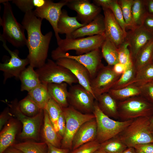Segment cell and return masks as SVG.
Returning <instances> with one entry per match:
<instances>
[{
  "label": "cell",
  "mask_w": 153,
  "mask_h": 153,
  "mask_svg": "<svg viewBox=\"0 0 153 153\" xmlns=\"http://www.w3.org/2000/svg\"><path fill=\"white\" fill-rule=\"evenodd\" d=\"M51 57L55 60L62 58H68L76 60L87 69L91 80L95 76L99 70L104 65L101 62L103 57L100 48L77 56L71 55L67 52H59L53 50L51 52Z\"/></svg>",
  "instance_id": "obj_10"
},
{
  "label": "cell",
  "mask_w": 153,
  "mask_h": 153,
  "mask_svg": "<svg viewBox=\"0 0 153 153\" xmlns=\"http://www.w3.org/2000/svg\"><path fill=\"white\" fill-rule=\"evenodd\" d=\"M67 84L65 82L50 83L48 84V89L51 98L62 108L69 106L68 101V90Z\"/></svg>",
  "instance_id": "obj_23"
},
{
  "label": "cell",
  "mask_w": 153,
  "mask_h": 153,
  "mask_svg": "<svg viewBox=\"0 0 153 153\" xmlns=\"http://www.w3.org/2000/svg\"><path fill=\"white\" fill-rule=\"evenodd\" d=\"M35 71L41 83L43 84L65 82L71 86L73 84L78 83L77 78L69 70L50 59Z\"/></svg>",
  "instance_id": "obj_6"
},
{
  "label": "cell",
  "mask_w": 153,
  "mask_h": 153,
  "mask_svg": "<svg viewBox=\"0 0 153 153\" xmlns=\"http://www.w3.org/2000/svg\"><path fill=\"white\" fill-rule=\"evenodd\" d=\"M105 39V35H101L77 38L61 39L57 41L58 47L53 50L59 52L74 50L77 55H81L101 48Z\"/></svg>",
  "instance_id": "obj_7"
},
{
  "label": "cell",
  "mask_w": 153,
  "mask_h": 153,
  "mask_svg": "<svg viewBox=\"0 0 153 153\" xmlns=\"http://www.w3.org/2000/svg\"><path fill=\"white\" fill-rule=\"evenodd\" d=\"M149 118L141 117L134 119L131 123L117 136L128 147L153 143Z\"/></svg>",
  "instance_id": "obj_3"
},
{
  "label": "cell",
  "mask_w": 153,
  "mask_h": 153,
  "mask_svg": "<svg viewBox=\"0 0 153 153\" xmlns=\"http://www.w3.org/2000/svg\"><path fill=\"white\" fill-rule=\"evenodd\" d=\"M153 55V39L139 51L133 60L134 66L136 71L152 63Z\"/></svg>",
  "instance_id": "obj_28"
},
{
  "label": "cell",
  "mask_w": 153,
  "mask_h": 153,
  "mask_svg": "<svg viewBox=\"0 0 153 153\" xmlns=\"http://www.w3.org/2000/svg\"><path fill=\"white\" fill-rule=\"evenodd\" d=\"M58 134L61 138L63 137L66 129V121L63 111L61 114L58 121Z\"/></svg>",
  "instance_id": "obj_44"
},
{
  "label": "cell",
  "mask_w": 153,
  "mask_h": 153,
  "mask_svg": "<svg viewBox=\"0 0 153 153\" xmlns=\"http://www.w3.org/2000/svg\"><path fill=\"white\" fill-rule=\"evenodd\" d=\"M3 153H23L21 150L12 146L7 148Z\"/></svg>",
  "instance_id": "obj_52"
},
{
  "label": "cell",
  "mask_w": 153,
  "mask_h": 153,
  "mask_svg": "<svg viewBox=\"0 0 153 153\" xmlns=\"http://www.w3.org/2000/svg\"><path fill=\"white\" fill-rule=\"evenodd\" d=\"M141 95L153 104V81L148 82L140 87Z\"/></svg>",
  "instance_id": "obj_43"
},
{
  "label": "cell",
  "mask_w": 153,
  "mask_h": 153,
  "mask_svg": "<svg viewBox=\"0 0 153 153\" xmlns=\"http://www.w3.org/2000/svg\"><path fill=\"white\" fill-rule=\"evenodd\" d=\"M48 146L47 153H69L70 150L67 148H58L46 143Z\"/></svg>",
  "instance_id": "obj_47"
},
{
  "label": "cell",
  "mask_w": 153,
  "mask_h": 153,
  "mask_svg": "<svg viewBox=\"0 0 153 153\" xmlns=\"http://www.w3.org/2000/svg\"><path fill=\"white\" fill-rule=\"evenodd\" d=\"M18 106L23 114L29 117L36 116L42 110L28 94L18 102Z\"/></svg>",
  "instance_id": "obj_34"
},
{
  "label": "cell",
  "mask_w": 153,
  "mask_h": 153,
  "mask_svg": "<svg viewBox=\"0 0 153 153\" xmlns=\"http://www.w3.org/2000/svg\"><path fill=\"white\" fill-rule=\"evenodd\" d=\"M34 68L29 65L21 73L19 79L21 83V91L28 92L41 83L38 75Z\"/></svg>",
  "instance_id": "obj_26"
},
{
  "label": "cell",
  "mask_w": 153,
  "mask_h": 153,
  "mask_svg": "<svg viewBox=\"0 0 153 153\" xmlns=\"http://www.w3.org/2000/svg\"><path fill=\"white\" fill-rule=\"evenodd\" d=\"M151 133L152 135V137H153V130H151Z\"/></svg>",
  "instance_id": "obj_57"
},
{
  "label": "cell",
  "mask_w": 153,
  "mask_h": 153,
  "mask_svg": "<svg viewBox=\"0 0 153 153\" xmlns=\"http://www.w3.org/2000/svg\"><path fill=\"white\" fill-rule=\"evenodd\" d=\"M19 128L18 123L13 119L10 120L1 131L0 153H3L14 144Z\"/></svg>",
  "instance_id": "obj_21"
},
{
  "label": "cell",
  "mask_w": 153,
  "mask_h": 153,
  "mask_svg": "<svg viewBox=\"0 0 153 153\" xmlns=\"http://www.w3.org/2000/svg\"><path fill=\"white\" fill-rule=\"evenodd\" d=\"M112 0H94L93 2L95 5L101 8L102 9L109 8Z\"/></svg>",
  "instance_id": "obj_49"
},
{
  "label": "cell",
  "mask_w": 153,
  "mask_h": 153,
  "mask_svg": "<svg viewBox=\"0 0 153 153\" xmlns=\"http://www.w3.org/2000/svg\"><path fill=\"white\" fill-rule=\"evenodd\" d=\"M62 109L66 129L61 148L72 150L73 139L79 129L85 122L95 118V116L93 114L82 113L71 106Z\"/></svg>",
  "instance_id": "obj_8"
},
{
  "label": "cell",
  "mask_w": 153,
  "mask_h": 153,
  "mask_svg": "<svg viewBox=\"0 0 153 153\" xmlns=\"http://www.w3.org/2000/svg\"><path fill=\"white\" fill-rule=\"evenodd\" d=\"M153 81V64L151 63L137 71L135 78L127 86L133 85L140 87Z\"/></svg>",
  "instance_id": "obj_32"
},
{
  "label": "cell",
  "mask_w": 153,
  "mask_h": 153,
  "mask_svg": "<svg viewBox=\"0 0 153 153\" xmlns=\"http://www.w3.org/2000/svg\"><path fill=\"white\" fill-rule=\"evenodd\" d=\"M137 153H144L140 150L135 149Z\"/></svg>",
  "instance_id": "obj_56"
},
{
  "label": "cell",
  "mask_w": 153,
  "mask_h": 153,
  "mask_svg": "<svg viewBox=\"0 0 153 153\" xmlns=\"http://www.w3.org/2000/svg\"><path fill=\"white\" fill-rule=\"evenodd\" d=\"M145 0H134L131 9V24L130 30L142 25L147 14Z\"/></svg>",
  "instance_id": "obj_27"
},
{
  "label": "cell",
  "mask_w": 153,
  "mask_h": 153,
  "mask_svg": "<svg viewBox=\"0 0 153 153\" xmlns=\"http://www.w3.org/2000/svg\"><path fill=\"white\" fill-rule=\"evenodd\" d=\"M127 147L116 136L100 144L99 148L108 153H122Z\"/></svg>",
  "instance_id": "obj_35"
},
{
  "label": "cell",
  "mask_w": 153,
  "mask_h": 153,
  "mask_svg": "<svg viewBox=\"0 0 153 153\" xmlns=\"http://www.w3.org/2000/svg\"><path fill=\"white\" fill-rule=\"evenodd\" d=\"M100 145L96 139L82 145L69 153H94L99 148Z\"/></svg>",
  "instance_id": "obj_42"
},
{
  "label": "cell",
  "mask_w": 153,
  "mask_h": 153,
  "mask_svg": "<svg viewBox=\"0 0 153 153\" xmlns=\"http://www.w3.org/2000/svg\"><path fill=\"white\" fill-rule=\"evenodd\" d=\"M96 100L99 109L104 114L110 117L119 118L118 101L109 92L100 95Z\"/></svg>",
  "instance_id": "obj_24"
},
{
  "label": "cell",
  "mask_w": 153,
  "mask_h": 153,
  "mask_svg": "<svg viewBox=\"0 0 153 153\" xmlns=\"http://www.w3.org/2000/svg\"><path fill=\"white\" fill-rule=\"evenodd\" d=\"M101 48L102 57L108 65L113 66L119 62L118 48L109 40L106 37Z\"/></svg>",
  "instance_id": "obj_30"
},
{
  "label": "cell",
  "mask_w": 153,
  "mask_h": 153,
  "mask_svg": "<svg viewBox=\"0 0 153 153\" xmlns=\"http://www.w3.org/2000/svg\"><path fill=\"white\" fill-rule=\"evenodd\" d=\"M150 127L151 130H153V116L149 118Z\"/></svg>",
  "instance_id": "obj_54"
},
{
  "label": "cell",
  "mask_w": 153,
  "mask_h": 153,
  "mask_svg": "<svg viewBox=\"0 0 153 153\" xmlns=\"http://www.w3.org/2000/svg\"><path fill=\"white\" fill-rule=\"evenodd\" d=\"M122 153H137L135 148L132 147H128Z\"/></svg>",
  "instance_id": "obj_53"
},
{
  "label": "cell",
  "mask_w": 153,
  "mask_h": 153,
  "mask_svg": "<svg viewBox=\"0 0 153 153\" xmlns=\"http://www.w3.org/2000/svg\"><path fill=\"white\" fill-rule=\"evenodd\" d=\"M135 148L140 150L144 153H153V143L139 145Z\"/></svg>",
  "instance_id": "obj_46"
},
{
  "label": "cell",
  "mask_w": 153,
  "mask_h": 153,
  "mask_svg": "<svg viewBox=\"0 0 153 153\" xmlns=\"http://www.w3.org/2000/svg\"><path fill=\"white\" fill-rule=\"evenodd\" d=\"M129 44L126 41L118 48L119 62L123 64L126 68L133 65V60Z\"/></svg>",
  "instance_id": "obj_39"
},
{
  "label": "cell",
  "mask_w": 153,
  "mask_h": 153,
  "mask_svg": "<svg viewBox=\"0 0 153 153\" xmlns=\"http://www.w3.org/2000/svg\"><path fill=\"white\" fill-rule=\"evenodd\" d=\"M94 153H108L104 150L99 148Z\"/></svg>",
  "instance_id": "obj_55"
},
{
  "label": "cell",
  "mask_w": 153,
  "mask_h": 153,
  "mask_svg": "<svg viewBox=\"0 0 153 153\" xmlns=\"http://www.w3.org/2000/svg\"><path fill=\"white\" fill-rule=\"evenodd\" d=\"M97 126L95 118L83 124L73 139L72 150L96 139Z\"/></svg>",
  "instance_id": "obj_19"
},
{
  "label": "cell",
  "mask_w": 153,
  "mask_h": 153,
  "mask_svg": "<svg viewBox=\"0 0 153 153\" xmlns=\"http://www.w3.org/2000/svg\"><path fill=\"white\" fill-rule=\"evenodd\" d=\"M44 109L46 110L50 120L58 133V121L61 114L63 111L62 108L50 98Z\"/></svg>",
  "instance_id": "obj_36"
},
{
  "label": "cell",
  "mask_w": 153,
  "mask_h": 153,
  "mask_svg": "<svg viewBox=\"0 0 153 153\" xmlns=\"http://www.w3.org/2000/svg\"><path fill=\"white\" fill-rule=\"evenodd\" d=\"M85 25L79 22L76 16H69L67 11L63 9L58 23V33L65 34L66 38H69L74 32Z\"/></svg>",
  "instance_id": "obj_22"
},
{
  "label": "cell",
  "mask_w": 153,
  "mask_h": 153,
  "mask_svg": "<svg viewBox=\"0 0 153 153\" xmlns=\"http://www.w3.org/2000/svg\"><path fill=\"white\" fill-rule=\"evenodd\" d=\"M42 20L37 17L32 10L25 14L22 22L27 33V58L29 65L34 68H40L45 63L53 35L51 31L42 34L41 29Z\"/></svg>",
  "instance_id": "obj_1"
},
{
  "label": "cell",
  "mask_w": 153,
  "mask_h": 153,
  "mask_svg": "<svg viewBox=\"0 0 153 153\" xmlns=\"http://www.w3.org/2000/svg\"><path fill=\"white\" fill-rule=\"evenodd\" d=\"M0 39L3 42V47L10 56V58L7 62L0 64V70L3 73V83L5 84L9 78L14 77L19 79L21 73L29 64V62L27 58L22 59L19 57L18 50H10L7 45V41L0 35Z\"/></svg>",
  "instance_id": "obj_12"
},
{
  "label": "cell",
  "mask_w": 153,
  "mask_h": 153,
  "mask_svg": "<svg viewBox=\"0 0 153 153\" xmlns=\"http://www.w3.org/2000/svg\"><path fill=\"white\" fill-rule=\"evenodd\" d=\"M66 6L76 12L78 20L85 25L90 23L100 14L102 9L88 0H67Z\"/></svg>",
  "instance_id": "obj_15"
},
{
  "label": "cell",
  "mask_w": 153,
  "mask_h": 153,
  "mask_svg": "<svg viewBox=\"0 0 153 153\" xmlns=\"http://www.w3.org/2000/svg\"><path fill=\"white\" fill-rule=\"evenodd\" d=\"M118 117L121 121L153 116V104L141 95L118 101Z\"/></svg>",
  "instance_id": "obj_5"
},
{
  "label": "cell",
  "mask_w": 153,
  "mask_h": 153,
  "mask_svg": "<svg viewBox=\"0 0 153 153\" xmlns=\"http://www.w3.org/2000/svg\"><path fill=\"white\" fill-rule=\"evenodd\" d=\"M10 114L8 108H5L1 113L0 116V129L1 131L2 129L3 126L7 122L9 116Z\"/></svg>",
  "instance_id": "obj_48"
},
{
  "label": "cell",
  "mask_w": 153,
  "mask_h": 153,
  "mask_svg": "<svg viewBox=\"0 0 153 153\" xmlns=\"http://www.w3.org/2000/svg\"><path fill=\"white\" fill-rule=\"evenodd\" d=\"M67 3V0H62L57 3L47 0L43 6L36 8L33 10L38 18L45 19L49 22L54 30L57 41L61 39L58 33V23L61 13V8L66 5Z\"/></svg>",
  "instance_id": "obj_14"
},
{
  "label": "cell",
  "mask_w": 153,
  "mask_h": 153,
  "mask_svg": "<svg viewBox=\"0 0 153 153\" xmlns=\"http://www.w3.org/2000/svg\"><path fill=\"white\" fill-rule=\"evenodd\" d=\"M152 64H153V55L152 60Z\"/></svg>",
  "instance_id": "obj_58"
},
{
  "label": "cell",
  "mask_w": 153,
  "mask_h": 153,
  "mask_svg": "<svg viewBox=\"0 0 153 153\" xmlns=\"http://www.w3.org/2000/svg\"><path fill=\"white\" fill-rule=\"evenodd\" d=\"M142 26L153 33V15L148 13L144 19Z\"/></svg>",
  "instance_id": "obj_45"
},
{
  "label": "cell",
  "mask_w": 153,
  "mask_h": 153,
  "mask_svg": "<svg viewBox=\"0 0 153 153\" xmlns=\"http://www.w3.org/2000/svg\"><path fill=\"white\" fill-rule=\"evenodd\" d=\"M42 135L44 142L58 148H61V138L55 130L46 110L44 109Z\"/></svg>",
  "instance_id": "obj_25"
},
{
  "label": "cell",
  "mask_w": 153,
  "mask_h": 153,
  "mask_svg": "<svg viewBox=\"0 0 153 153\" xmlns=\"http://www.w3.org/2000/svg\"></svg>",
  "instance_id": "obj_59"
},
{
  "label": "cell",
  "mask_w": 153,
  "mask_h": 153,
  "mask_svg": "<svg viewBox=\"0 0 153 153\" xmlns=\"http://www.w3.org/2000/svg\"><path fill=\"white\" fill-rule=\"evenodd\" d=\"M121 75L116 74L112 66L103 65L91 80L90 87L96 100L100 95L108 92Z\"/></svg>",
  "instance_id": "obj_13"
},
{
  "label": "cell",
  "mask_w": 153,
  "mask_h": 153,
  "mask_svg": "<svg viewBox=\"0 0 153 153\" xmlns=\"http://www.w3.org/2000/svg\"><path fill=\"white\" fill-rule=\"evenodd\" d=\"M127 28L130 29L131 24V9L134 0H118Z\"/></svg>",
  "instance_id": "obj_40"
},
{
  "label": "cell",
  "mask_w": 153,
  "mask_h": 153,
  "mask_svg": "<svg viewBox=\"0 0 153 153\" xmlns=\"http://www.w3.org/2000/svg\"><path fill=\"white\" fill-rule=\"evenodd\" d=\"M12 3L25 13L35 8L43 6L47 0H13Z\"/></svg>",
  "instance_id": "obj_38"
},
{
  "label": "cell",
  "mask_w": 153,
  "mask_h": 153,
  "mask_svg": "<svg viewBox=\"0 0 153 153\" xmlns=\"http://www.w3.org/2000/svg\"><path fill=\"white\" fill-rule=\"evenodd\" d=\"M11 146L21 150L23 153H47L48 146L44 142L37 143L27 141L14 143Z\"/></svg>",
  "instance_id": "obj_33"
},
{
  "label": "cell",
  "mask_w": 153,
  "mask_h": 153,
  "mask_svg": "<svg viewBox=\"0 0 153 153\" xmlns=\"http://www.w3.org/2000/svg\"><path fill=\"white\" fill-rule=\"evenodd\" d=\"M153 39V33L142 26L127 32L125 40L129 44L133 61L139 51Z\"/></svg>",
  "instance_id": "obj_17"
},
{
  "label": "cell",
  "mask_w": 153,
  "mask_h": 153,
  "mask_svg": "<svg viewBox=\"0 0 153 153\" xmlns=\"http://www.w3.org/2000/svg\"><path fill=\"white\" fill-rule=\"evenodd\" d=\"M5 103L10 108L14 115L22 125V129L19 135L23 139H30L37 140L39 138L40 131L44 119V110L33 117H29L23 114L20 110L16 100Z\"/></svg>",
  "instance_id": "obj_9"
},
{
  "label": "cell",
  "mask_w": 153,
  "mask_h": 153,
  "mask_svg": "<svg viewBox=\"0 0 153 153\" xmlns=\"http://www.w3.org/2000/svg\"><path fill=\"white\" fill-rule=\"evenodd\" d=\"M136 72L134 65L126 67L111 89H118L127 86L135 78Z\"/></svg>",
  "instance_id": "obj_37"
},
{
  "label": "cell",
  "mask_w": 153,
  "mask_h": 153,
  "mask_svg": "<svg viewBox=\"0 0 153 153\" xmlns=\"http://www.w3.org/2000/svg\"><path fill=\"white\" fill-rule=\"evenodd\" d=\"M109 9L111 10L115 20L122 28L126 36L127 34L126 31L127 26L118 1L112 0Z\"/></svg>",
  "instance_id": "obj_41"
},
{
  "label": "cell",
  "mask_w": 153,
  "mask_h": 153,
  "mask_svg": "<svg viewBox=\"0 0 153 153\" xmlns=\"http://www.w3.org/2000/svg\"><path fill=\"white\" fill-rule=\"evenodd\" d=\"M93 114L97 124L96 139L100 144L118 135L133 120L118 121L111 119L101 111L96 100Z\"/></svg>",
  "instance_id": "obj_4"
},
{
  "label": "cell",
  "mask_w": 153,
  "mask_h": 153,
  "mask_svg": "<svg viewBox=\"0 0 153 153\" xmlns=\"http://www.w3.org/2000/svg\"><path fill=\"white\" fill-rule=\"evenodd\" d=\"M105 34L104 17L100 14L90 23L75 31L69 38H77L96 35H105Z\"/></svg>",
  "instance_id": "obj_20"
},
{
  "label": "cell",
  "mask_w": 153,
  "mask_h": 153,
  "mask_svg": "<svg viewBox=\"0 0 153 153\" xmlns=\"http://www.w3.org/2000/svg\"><path fill=\"white\" fill-rule=\"evenodd\" d=\"M10 1H0V3H2L4 7L3 16L0 20L3 33L0 34V36L14 46L20 47L26 45L27 39L25 34V29L15 17L9 2Z\"/></svg>",
  "instance_id": "obj_2"
},
{
  "label": "cell",
  "mask_w": 153,
  "mask_h": 153,
  "mask_svg": "<svg viewBox=\"0 0 153 153\" xmlns=\"http://www.w3.org/2000/svg\"><path fill=\"white\" fill-rule=\"evenodd\" d=\"M117 101L141 95L140 87L131 85L118 89H111L108 92Z\"/></svg>",
  "instance_id": "obj_31"
},
{
  "label": "cell",
  "mask_w": 153,
  "mask_h": 153,
  "mask_svg": "<svg viewBox=\"0 0 153 153\" xmlns=\"http://www.w3.org/2000/svg\"><path fill=\"white\" fill-rule=\"evenodd\" d=\"M146 4L148 13L153 15V0H146Z\"/></svg>",
  "instance_id": "obj_51"
},
{
  "label": "cell",
  "mask_w": 153,
  "mask_h": 153,
  "mask_svg": "<svg viewBox=\"0 0 153 153\" xmlns=\"http://www.w3.org/2000/svg\"><path fill=\"white\" fill-rule=\"evenodd\" d=\"M47 84L41 83L28 92V94L41 109H44L51 97Z\"/></svg>",
  "instance_id": "obj_29"
},
{
  "label": "cell",
  "mask_w": 153,
  "mask_h": 153,
  "mask_svg": "<svg viewBox=\"0 0 153 153\" xmlns=\"http://www.w3.org/2000/svg\"><path fill=\"white\" fill-rule=\"evenodd\" d=\"M95 100L92 94L79 84L72 85L69 88V104L80 112H93Z\"/></svg>",
  "instance_id": "obj_11"
},
{
  "label": "cell",
  "mask_w": 153,
  "mask_h": 153,
  "mask_svg": "<svg viewBox=\"0 0 153 153\" xmlns=\"http://www.w3.org/2000/svg\"><path fill=\"white\" fill-rule=\"evenodd\" d=\"M112 68L116 74L121 75L125 71L126 68L124 65L118 62L112 66Z\"/></svg>",
  "instance_id": "obj_50"
},
{
  "label": "cell",
  "mask_w": 153,
  "mask_h": 153,
  "mask_svg": "<svg viewBox=\"0 0 153 153\" xmlns=\"http://www.w3.org/2000/svg\"><path fill=\"white\" fill-rule=\"evenodd\" d=\"M105 26V36L118 48L125 41L126 35L115 20L111 10L109 8L102 9Z\"/></svg>",
  "instance_id": "obj_18"
},
{
  "label": "cell",
  "mask_w": 153,
  "mask_h": 153,
  "mask_svg": "<svg viewBox=\"0 0 153 153\" xmlns=\"http://www.w3.org/2000/svg\"><path fill=\"white\" fill-rule=\"evenodd\" d=\"M56 61L58 65L69 70L77 78L79 84L93 94L90 87V75L85 66L74 60L67 58H61Z\"/></svg>",
  "instance_id": "obj_16"
}]
</instances>
